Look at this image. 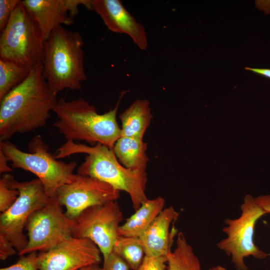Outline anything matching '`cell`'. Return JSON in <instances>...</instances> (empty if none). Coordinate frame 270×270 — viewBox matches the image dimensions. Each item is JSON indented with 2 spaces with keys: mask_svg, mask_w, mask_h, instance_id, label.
I'll return each mask as SVG.
<instances>
[{
  "mask_svg": "<svg viewBox=\"0 0 270 270\" xmlns=\"http://www.w3.org/2000/svg\"><path fill=\"white\" fill-rule=\"evenodd\" d=\"M42 69V64L32 68L27 78L0 100V142L46 124L58 99L48 87Z\"/></svg>",
  "mask_w": 270,
  "mask_h": 270,
  "instance_id": "6da1fadb",
  "label": "cell"
},
{
  "mask_svg": "<svg viewBox=\"0 0 270 270\" xmlns=\"http://www.w3.org/2000/svg\"><path fill=\"white\" fill-rule=\"evenodd\" d=\"M77 154H87L78 168V174L94 178L119 191L127 192L135 210L148 199L145 193L146 171L132 170L124 166L112 148L100 144L90 146L70 140L57 150L54 156L59 159Z\"/></svg>",
  "mask_w": 270,
  "mask_h": 270,
  "instance_id": "7a4b0ae2",
  "label": "cell"
},
{
  "mask_svg": "<svg viewBox=\"0 0 270 270\" xmlns=\"http://www.w3.org/2000/svg\"><path fill=\"white\" fill-rule=\"evenodd\" d=\"M126 92L120 94L113 109L102 114H98L94 106L82 98L68 101L60 98L52 110L58 118L53 126L67 141L82 140L92 146L100 144L112 148L121 136L116 114Z\"/></svg>",
  "mask_w": 270,
  "mask_h": 270,
  "instance_id": "3957f363",
  "label": "cell"
},
{
  "mask_svg": "<svg viewBox=\"0 0 270 270\" xmlns=\"http://www.w3.org/2000/svg\"><path fill=\"white\" fill-rule=\"evenodd\" d=\"M84 40L78 31L60 26L44 42L42 74L50 88L54 93L65 89H81L87 77L84 68Z\"/></svg>",
  "mask_w": 270,
  "mask_h": 270,
  "instance_id": "277c9868",
  "label": "cell"
},
{
  "mask_svg": "<svg viewBox=\"0 0 270 270\" xmlns=\"http://www.w3.org/2000/svg\"><path fill=\"white\" fill-rule=\"evenodd\" d=\"M28 150L29 152H24L8 140L0 142V150L12 162V168L34 174L42 182L47 196L55 197L60 187L72 180L76 162L66 163L56 159L40 135L32 138Z\"/></svg>",
  "mask_w": 270,
  "mask_h": 270,
  "instance_id": "5b68a950",
  "label": "cell"
},
{
  "mask_svg": "<svg viewBox=\"0 0 270 270\" xmlns=\"http://www.w3.org/2000/svg\"><path fill=\"white\" fill-rule=\"evenodd\" d=\"M44 40L36 20L22 0L0 36V58L30 70L42 64Z\"/></svg>",
  "mask_w": 270,
  "mask_h": 270,
  "instance_id": "8992f818",
  "label": "cell"
},
{
  "mask_svg": "<svg viewBox=\"0 0 270 270\" xmlns=\"http://www.w3.org/2000/svg\"><path fill=\"white\" fill-rule=\"evenodd\" d=\"M241 214L236 218H226L222 228L226 237L217 244L218 248L230 256L236 270H248L244 259L250 256L263 260L268 254L254 243V227L258 220L266 212L254 198L247 196L240 207Z\"/></svg>",
  "mask_w": 270,
  "mask_h": 270,
  "instance_id": "52a82bcc",
  "label": "cell"
},
{
  "mask_svg": "<svg viewBox=\"0 0 270 270\" xmlns=\"http://www.w3.org/2000/svg\"><path fill=\"white\" fill-rule=\"evenodd\" d=\"M12 185L18 190L19 195L12 205L0 214V234L12 242L18 254L28 242L24 233L28 220L35 211L46 204L50 198L38 178L22 182L14 178Z\"/></svg>",
  "mask_w": 270,
  "mask_h": 270,
  "instance_id": "ba28073f",
  "label": "cell"
},
{
  "mask_svg": "<svg viewBox=\"0 0 270 270\" xmlns=\"http://www.w3.org/2000/svg\"><path fill=\"white\" fill-rule=\"evenodd\" d=\"M73 224L74 220L66 216L56 196L50 198L28 220L25 229L28 242L18 255L49 250L72 236Z\"/></svg>",
  "mask_w": 270,
  "mask_h": 270,
  "instance_id": "9c48e42d",
  "label": "cell"
},
{
  "mask_svg": "<svg viewBox=\"0 0 270 270\" xmlns=\"http://www.w3.org/2000/svg\"><path fill=\"white\" fill-rule=\"evenodd\" d=\"M122 220V212L116 200L92 206L73 220L72 236L92 240L104 260L112 252Z\"/></svg>",
  "mask_w": 270,
  "mask_h": 270,
  "instance_id": "30bf717a",
  "label": "cell"
},
{
  "mask_svg": "<svg viewBox=\"0 0 270 270\" xmlns=\"http://www.w3.org/2000/svg\"><path fill=\"white\" fill-rule=\"evenodd\" d=\"M120 191L110 184L88 176L74 174L72 180L60 187L56 198L66 208V216L77 218L87 208L116 200Z\"/></svg>",
  "mask_w": 270,
  "mask_h": 270,
  "instance_id": "8fae6325",
  "label": "cell"
},
{
  "mask_svg": "<svg viewBox=\"0 0 270 270\" xmlns=\"http://www.w3.org/2000/svg\"><path fill=\"white\" fill-rule=\"evenodd\" d=\"M100 250L90 240L73 236L38 252V270H80L101 261Z\"/></svg>",
  "mask_w": 270,
  "mask_h": 270,
  "instance_id": "7c38bea8",
  "label": "cell"
},
{
  "mask_svg": "<svg viewBox=\"0 0 270 270\" xmlns=\"http://www.w3.org/2000/svg\"><path fill=\"white\" fill-rule=\"evenodd\" d=\"M24 6L38 24L45 40L56 28L71 25L78 6L92 10L91 0H23Z\"/></svg>",
  "mask_w": 270,
  "mask_h": 270,
  "instance_id": "4fadbf2b",
  "label": "cell"
},
{
  "mask_svg": "<svg viewBox=\"0 0 270 270\" xmlns=\"http://www.w3.org/2000/svg\"><path fill=\"white\" fill-rule=\"evenodd\" d=\"M92 10L102 19L108 28L116 33L128 34L142 50L148 46L144 26L125 8L119 0H91Z\"/></svg>",
  "mask_w": 270,
  "mask_h": 270,
  "instance_id": "5bb4252c",
  "label": "cell"
},
{
  "mask_svg": "<svg viewBox=\"0 0 270 270\" xmlns=\"http://www.w3.org/2000/svg\"><path fill=\"white\" fill-rule=\"evenodd\" d=\"M178 216L179 213L170 206L156 218L140 237L146 256H166L172 251L170 248L176 230L173 228L170 232V228Z\"/></svg>",
  "mask_w": 270,
  "mask_h": 270,
  "instance_id": "9a60e30c",
  "label": "cell"
},
{
  "mask_svg": "<svg viewBox=\"0 0 270 270\" xmlns=\"http://www.w3.org/2000/svg\"><path fill=\"white\" fill-rule=\"evenodd\" d=\"M165 200L162 196L147 199L118 228V236L140 237L164 210Z\"/></svg>",
  "mask_w": 270,
  "mask_h": 270,
  "instance_id": "2e32d148",
  "label": "cell"
},
{
  "mask_svg": "<svg viewBox=\"0 0 270 270\" xmlns=\"http://www.w3.org/2000/svg\"><path fill=\"white\" fill-rule=\"evenodd\" d=\"M150 105L147 100L138 99L120 114L122 136L143 139L152 118Z\"/></svg>",
  "mask_w": 270,
  "mask_h": 270,
  "instance_id": "e0dca14e",
  "label": "cell"
},
{
  "mask_svg": "<svg viewBox=\"0 0 270 270\" xmlns=\"http://www.w3.org/2000/svg\"><path fill=\"white\" fill-rule=\"evenodd\" d=\"M148 144L143 139L120 136L112 149L120 162L128 168L146 171L149 158Z\"/></svg>",
  "mask_w": 270,
  "mask_h": 270,
  "instance_id": "ac0fdd59",
  "label": "cell"
},
{
  "mask_svg": "<svg viewBox=\"0 0 270 270\" xmlns=\"http://www.w3.org/2000/svg\"><path fill=\"white\" fill-rule=\"evenodd\" d=\"M167 270H201L199 259L184 234H177L176 247L167 256Z\"/></svg>",
  "mask_w": 270,
  "mask_h": 270,
  "instance_id": "d6986e66",
  "label": "cell"
},
{
  "mask_svg": "<svg viewBox=\"0 0 270 270\" xmlns=\"http://www.w3.org/2000/svg\"><path fill=\"white\" fill-rule=\"evenodd\" d=\"M112 252L120 256L132 270L138 268L145 256L140 237L118 236Z\"/></svg>",
  "mask_w": 270,
  "mask_h": 270,
  "instance_id": "ffe728a7",
  "label": "cell"
},
{
  "mask_svg": "<svg viewBox=\"0 0 270 270\" xmlns=\"http://www.w3.org/2000/svg\"><path fill=\"white\" fill-rule=\"evenodd\" d=\"M30 70L19 64L0 58V100L23 82Z\"/></svg>",
  "mask_w": 270,
  "mask_h": 270,
  "instance_id": "44dd1931",
  "label": "cell"
},
{
  "mask_svg": "<svg viewBox=\"0 0 270 270\" xmlns=\"http://www.w3.org/2000/svg\"><path fill=\"white\" fill-rule=\"evenodd\" d=\"M13 176L8 174H2L0 179V212H4L16 202L19 192L12 187Z\"/></svg>",
  "mask_w": 270,
  "mask_h": 270,
  "instance_id": "7402d4cb",
  "label": "cell"
},
{
  "mask_svg": "<svg viewBox=\"0 0 270 270\" xmlns=\"http://www.w3.org/2000/svg\"><path fill=\"white\" fill-rule=\"evenodd\" d=\"M38 252H32L20 256L14 264L0 270H38L37 265Z\"/></svg>",
  "mask_w": 270,
  "mask_h": 270,
  "instance_id": "603a6c76",
  "label": "cell"
},
{
  "mask_svg": "<svg viewBox=\"0 0 270 270\" xmlns=\"http://www.w3.org/2000/svg\"><path fill=\"white\" fill-rule=\"evenodd\" d=\"M20 0H0V31L6 26L10 18Z\"/></svg>",
  "mask_w": 270,
  "mask_h": 270,
  "instance_id": "cb8c5ba5",
  "label": "cell"
},
{
  "mask_svg": "<svg viewBox=\"0 0 270 270\" xmlns=\"http://www.w3.org/2000/svg\"><path fill=\"white\" fill-rule=\"evenodd\" d=\"M167 262L166 256H148L144 258L136 270H165Z\"/></svg>",
  "mask_w": 270,
  "mask_h": 270,
  "instance_id": "d4e9b609",
  "label": "cell"
},
{
  "mask_svg": "<svg viewBox=\"0 0 270 270\" xmlns=\"http://www.w3.org/2000/svg\"><path fill=\"white\" fill-rule=\"evenodd\" d=\"M103 270H129L128 264L118 255L112 252L104 260Z\"/></svg>",
  "mask_w": 270,
  "mask_h": 270,
  "instance_id": "484cf974",
  "label": "cell"
},
{
  "mask_svg": "<svg viewBox=\"0 0 270 270\" xmlns=\"http://www.w3.org/2000/svg\"><path fill=\"white\" fill-rule=\"evenodd\" d=\"M18 252L12 242L4 236L0 234V259L5 260Z\"/></svg>",
  "mask_w": 270,
  "mask_h": 270,
  "instance_id": "4316f807",
  "label": "cell"
},
{
  "mask_svg": "<svg viewBox=\"0 0 270 270\" xmlns=\"http://www.w3.org/2000/svg\"><path fill=\"white\" fill-rule=\"evenodd\" d=\"M254 200L256 204L266 214H270V195L260 196Z\"/></svg>",
  "mask_w": 270,
  "mask_h": 270,
  "instance_id": "83f0119b",
  "label": "cell"
},
{
  "mask_svg": "<svg viewBox=\"0 0 270 270\" xmlns=\"http://www.w3.org/2000/svg\"><path fill=\"white\" fill-rule=\"evenodd\" d=\"M9 162L3 152L0 150V174H8L13 170L9 166L8 162Z\"/></svg>",
  "mask_w": 270,
  "mask_h": 270,
  "instance_id": "f1b7e54d",
  "label": "cell"
},
{
  "mask_svg": "<svg viewBox=\"0 0 270 270\" xmlns=\"http://www.w3.org/2000/svg\"><path fill=\"white\" fill-rule=\"evenodd\" d=\"M245 69L248 70L252 71L266 78H270V68H245Z\"/></svg>",
  "mask_w": 270,
  "mask_h": 270,
  "instance_id": "f546056e",
  "label": "cell"
},
{
  "mask_svg": "<svg viewBox=\"0 0 270 270\" xmlns=\"http://www.w3.org/2000/svg\"><path fill=\"white\" fill-rule=\"evenodd\" d=\"M80 270H103V268L99 266L98 264H92L84 267Z\"/></svg>",
  "mask_w": 270,
  "mask_h": 270,
  "instance_id": "4dcf8cb0",
  "label": "cell"
},
{
  "mask_svg": "<svg viewBox=\"0 0 270 270\" xmlns=\"http://www.w3.org/2000/svg\"><path fill=\"white\" fill-rule=\"evenodd\" d=\"M208 270H227L222 266L218 265L216 266H214L210 268Z\"/></svg>",
  "mask_w": 270,
  "mask_h": 270,
  "instance_id": "1f68e13d",
  "label": "cell"
}]
</instances>
